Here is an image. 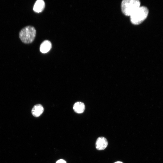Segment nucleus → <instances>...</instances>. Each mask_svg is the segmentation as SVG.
I'll return each instance as SVG.
<instances>
[{
    "instance_id": "7",
    "label": "nucleus",
    "mask_w": 163,
    "mask_h": 163,
    "mask_svg": "<svg viewBox=\"0 0 163 163\" xmlns=\"http://www.w3.org/2000/svg\"><path fill=\"white\" fill-rule=\"evenodd\" d=\"M45 7V3L43 0H38L34 4L33 10L35 12L39 13L42 12Z\"/></svg>"
},
{
    "instance_id": "1",
    "label": "nucleus",
    "mask_w": 163,
    "mask_h": 163,
    "mask_svg": "<svg viewBox=\"0 0 163 163\" xmlns=\"http://www.w3.org/2000/svg\"><path fill=\"white\" fill-rule=\"evenodd\" d=\"M149 12V10L146 7L140 6L130 16L131 23L134 25L141 24L147 18Z\"/></svg>"
},
{
    "instance_id": "6",
    "label": "nucleus",
    "mask_w": 163,
    "mask_h": 163,
    "mask_svg": "<svg viewBox=\"0 0 163 163\" xmlns=\"http://www.w3.org/2000/svg\"><path fill=\"white\" fill-rule=\"evenodd\" d=\"M43 106L40 104H37L34 106L32 110L31 113L33 116L37 117L43 113Z\"/></svg>"
},
{
    "instance_id": "4",
    "label": "nucleus",
    "mask_w": 163,
    "mask_h": 163,
    "mask_svg": "<svg viewBox=\"0 0 163 163\" xmlns=\"http://www.w3.org/2000/svg\"><path fill=\"white\" fill-rule=\"evenodd\" d=\"M108 145V142L107 139L104 137H100L97 139L96 143V149L98 150L104 149Z\"/></svg>"
},
{
    "instance_id": "3",
    "label": "nucleus",
    "mask_w": 163,
    "mask_h": 163,
    "mask_svg": "<svg viewBox=\"0 0 163 163\" xmlns=\"http://www.w3.org/2000/svg\"><path fill=\"white\" fill-rule=\"evenodd\" d=\"M36 30L33 26H28L22 29L20 31L19 37L21 41L25 43H30L34 40Z\"/></svg>"
},
{
    "instance_id": "5",
    "label": "nucleus",
    "mask_w": 163,
    "mask_h": 163,
    "mask_svg": "<svg viewBox=\"0 0 163 163\" xmlns=\"http://www.w3.org/2000/svg\"><path fill=\"white\" fill-rule=\"evenodd\" d=\"M52 47V44L51 42L48 40L44 41L41 44L40 50L42 53H46L48 52Z\"/></svg>"
},
{
    "instance_id": "10",
    "label": "nucleus",
    "mask_w": 163,
    "mask_h": 163,
    "mask_svg": "<svg viewBox=\"0 0 163 163\" xmlns=\"http://www.w3.org/2000/svg\"><path fill=\"white\" fill-rule=\"evenodd\" d=\"M114 163H123L121 161H117L115 162Z\"/></svg>"
},
{
    "instance_id": "9",
    "label": "nucleus",
    "mask_w": 163,
    "mask_h": 163,
    "mask_svg": "<svg viewBox=\"0 0 163 163\" xmlns=\"http://www.w3.org/2000/svg\"><path fill=\"white\" fill-rule=\"evenodd\" d=\"M56 163H66V162L64 160L61 159L58 160Z\"/></svg>"
},
{
    "instance_id": "2",
    "label": "nucleus",
    "mask_w": 163,
    "mask_h": 163,
    "mask_svg": "<svg viewBox=\"0 0 163 163\" xmlns=\"http://www.w3.org/2000/svg\"><path fill=\"white\" fill-rule=\"evenodd\" d=\"M140 4L139 0H123L121 5L122 11L125 15L130 16L140 6Z\"/></svg>"
},
{
    "instance_id": "8",
    "label": "nucleus",
    "mask_w": 163,
    "mask_h": 163,
    "mask_svg": "<svg viewBox=\"0 0 163 163\" xmlns=\"http://www.w3.org/2000/svg\"><path fill=\"white\" fill-rule=\"evenodd\" d=\"M73 109L76 113H82L85 110V105L82 102H77L74 104Z\"/></svg>"
}]
</instances>
